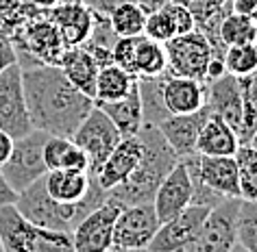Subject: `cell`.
Wrapping results in <instances>:
<instances>
[{
  "mask_svg": "<svg viewBox=\"0 0 257 252\" xmlns=\"http://www.w3.org/2000/svg\"><path fill=\"white\" fill-rule=\"evenodd\" d=\"M22 70V89L31 124L37 131L72 137L94 109V100L79 92L59 66H31Z\"/></svg>",
  "mask_w": 257,
  "mask_h": 252,
  "instance_id": "cell-1",
  "label": "cell"
},
{
  "mask_svg": "<svg viewBox=\"0 0 257 252\" xmlns=\"http://www.w3.org/2000/svg\"><path fill=\"white\" fill-rule=\"evenodd\" d=\"M138 137L142 144V159L124 183L109 191V198L115 200L120 206L153 202L159 183L179 163L177 152L168 146L157 126L144 124Z\"/></svg>",
  "mask_w": 257,
  "mask_h": 252,
  "instance_id": "cell-2",
  "label": "cell"
},
{
  "mask_svg": "<svg viewBox=\"0 0 257 252\" xmlns=\"http://www.w3.org/2000/svg\"><path fill=\"white\" fill-rule=\"evenodd\" d=\"M107 196H109V191H100V193H94L92 198L83 200L79 204H59L46 193V189H44V176H42V178H37L33 185H29L27 189H22L18 193V200L14 206L31 224L44 226V228H53V230L72 232L74 226L79 224L89 211H94L98 204L105 202Z\"/></svg>",
  "mask_w": 257,
  "mask_h": 252,
  "instance_id": "cell-3",
  "label": "cell"
},
{
  "mask_svg": "<svg viewBox=\"0 0 257 252\" xmlns=\"http://www.w3.org/2000/svg\"><path fill=\"white\" fill-rule=\"evenodd\" d=\"M11 46L16 50V59L20 68L31 66H57L63 55V46L59 31L46 14V9H33L27 20L11 35Z\"/></svg>",
  "mask_w": 257,
  "mask_h": 252,
  "instance_id": "cell-4",
  "label": "cell"
},
{
  "mask_svg": "<svg viewBox=\"0 0 257 252\" xmlns=\"http://www.w3.org/2000/svg\"><path fill=\"white\" fill-rule=\"evenodd\" d=\"M0 243L5 252H74L70 232L31 224L14 204L0 206Z\"/></svg>",
  "mask_w": 257,
  "mask_h": 252,
  "instance_id": "cell-5",
  "label": "cell"
},
{
  "mask_svg": "<svg viewBox=\"0 0 257 252\" xmlns=\"http://www.w3.org/2000/svg\"><path fill=\"white\" fill-rule=\"evenodd\" d=\"M48 133L33 128L31 133L14 139L9 159L3 163L0 172L7 178V183L20 193L33 185L37 178L46 174V163H44V144H46Z\"/></svg>",
  "mask_w": 257,
  "mask_h": 252,
  "instance_id": "cell-6",
  "label": "cell"
},
{
  "mask_svg": "<svg viewBox=\"0 0 257 252\" xmlns=\"http://www.w3.org/2000/svg\"><path fill=\"white\" fill-rule=\"evenodd\" d=\"M240 198H229L222 204L214 206L205 217L190 241H185L175 252H231L237 243L235 239V215Z\"/></svg>",
  "mask_w": 257,
  "mask_h": 252,
  "instance_id": "cell-7",
  "label": "cell"
},
{
  "mask_svg": "<svg viewBox=\"0 0 257 252\" xmlns=\"http://www.w3.org/2000/svg\"><path fill=\"white\" fill-rule=\"evenodd\" d=\"M164 48L166 59H168L166 72L205 83V74H207V66L214 57V50L201 31L194 29L185 35L172 37L164 44Z\"/></svg>",
  "mask_w": 257,
  "mask_h": 252,
  "instance_id": "cell-8",
  "label": "cell"
},
{
  "mask_svg": "<svg viewBox=\"0 0 257 252\" xmlns=\"http://www.w3.org/2000/svg\"><path fill=\"white\" fill-rule=\"evenodd\" d=\"M120 139H122V135L115 128V124L96 105L87 113V118L79 124V128L72 133V141L85 152L89 172L92 174L100 170V165L105 163V159L111 154V150Z\"/></svg>",
  "mask_w": 257,
  "mask_h": 252,
  "instance_id": "cell-9",
  "label": "cell"
},
{
  "mask_svg": "<svg viewBox=\"0 0 257 252\" xmlns=\"http://www.w3.org/2000/svg\"><path fill=\"white\" fill-rule=\"evenodd\" d=\"M0 128L14 139L33 131L22 89V70L18 61L0 72Z\"/></svg>",
  "mask_w": 257,
  "mask_h": 252,
  "instance_id": "cell-10",
  "label": "cell"
},
{
  "mask_svg": "<svg viewBox=\"0 0 257 252\" xmlns=\"http://www.w3.org/2000/svg\"><path fill=\"white\" fill-rule=\"evenodd\" d=\"M159 224L162 222L153 209V202L120 206V213L113 224V245L128 252L149 248Z\"/></svg>",
  "mask_w": 257,
  "mask_h": 252,
  "instance_id": "cell-11",
  "label": "cell"
},
{
  "mask_svg": "<svg viewBox=\"0 0 257 252\" xmlns=\"http://www.w3.org/2000/svg\"><path fill=\"white\" fill-rule=\"evenodd\" d=\"M120 213V204L107 196L102 204L89 211L72 228L74 252H107L113 245V224Z\"/></svg>",
  "mask_w": 257,
  "mask_h": 252,
  "instance_id": "cell-12",
  "label": "cell"
},
{
  "mask_svg": "<svg viewBox=\"0 0 257 252\" xmlns=\"http://www.w3.org/2000/svg\"><path fill=\"white\" fill-rule=\"evenodd\" d=\"M188 165L209 189L220 193L222 198H240V178H237V165L233 157H205V154H192V157L179 159Z\"/></svg>",
  "mask_w": 257,
  "mask_h": 252,
  "instance_id": "cell-13",
  "label": "cell"
},
{
  "mask_svg": "<svg viewBox=\"0 0 257 252\" xmlns=\"http://www.w3.org/2000/svg\"><path fill=\"white\" fill-rule=\"evenodd\" d=\"M209 206L203 204H190L185 206L181 213H177L175 217L166 219L159 224V228L153 237V241L149 243L146 250L153 252H175L179 250L185 241H190V237L201 228V224L205 222V217L209 215Z\"/></svg>",
  "mask_w": 257,
  "mask_h": 252,
  "instance_id": "cell-14",
  "label": "cell"
},
{
  "mask_svg": "<svg viewBox=\"0 0 257 252\" xmlns=\"http://www.w3.org/2000/svg\"><path fill=\"white\" fill-rule=\"evenodd\" d=\"M159 94L168 115H185L194 113L207 102V85L196 79L175 74L159 76Z\"/></svg>",
  "mask_w": 257,
  "mask_h": 252,
  "instance_id": "cell-15",
  "label": "cell"
},
{
  "mask_svg": "<svg viewBox=\"0 0 257 252\" xmlns=\"http://www.w3.org/2000/svg\"><path fill=\"white\" fill-rule=\"evenodd\" d=\"M44 189L59 204H79L94 193L105 191L92 172L81 170H50L44 174Z\"/></svg>",
  "mask_w": 257,
  "mask_h": 252,
  "instance_id": "cell-16",
  "label": "cell"
},
{
  "mask_svg": "<svg viewBox=\"0 0 257 252\" xmlns=\"http://www.w3.org/2000/svg\"><path fill=\"white\" fill-rule=\"evenodd\" d=\"M190 204H192V180L185 163L179 161L159 183L155 196H153V209H155L159 222H166V219L175 217L177 213H181Z\"/></svg>",
  "mask_w": 257,
  "mask_h": 252,
  "instance_id": "cell-17",
  "label": "cell"
},
{
  "mask_svg": "<svg viewBox=\"0 0 257 252\" xmlns=\"http://www.w3.org/2000/svg\"><path fill=\"white\" fill-rule=\"evenodd\" d=\"M50 22L59 31V37L66 48L83 46L89 37L94 22V11L81 0H63L57 7L46 9Z\"/></svg>",
  "mask_w": 257,
  "mask_h": 252,
  "instance_id": "cell-18",
  "label": "cell"
},
{
  "mask_svg": "<svg viewBox=\"0 0 257 252\" xmlns=\"http://www.w3.org/2000/svg\"><path fill=\"white\" fill-rule=\"evenodd\" d=\"M207 109L211 115L220 118L222 122L233 128L237 137L242 135V92L240 79L224 74L220 79L207 83Z\"/></svg>",
  "mask_w": 257,
  "mask_h": 252,
  "instance_id": "cell-19",
  "label": "cell"
},
{
  "mask_svg": "<svg viewBox=\"0 0 257 252\" xmlns=\"http://www.w3.org/2000/svg\"><path fill=\"white\" fill-rule=\"evenodd\" d=\"M209 118V109L205 105L194 113L185 115H168L159 122V133L164 135V139L168 141V146L177 152L179 159L192 157L196 154V137L201 133V126L205 120Z\"/></svg>",
  "mask_w": 257,
  "mask_h": 252,
  "instance_id": "cell-20",
  "label": "cell"
},
{
  "mask_svg": "<svg viewBox=\"0 0 257 252\" xmlns=\"http://www.w3.org/2000/svg\"><path fill=\"white\" fill-rule=\"evenodd\" d=\"M140 159H142V144H140L138 135L136 137H122L94 176L102 189L111 191L113 187L122 185L131 176V172L138 167Z\"/></svg>",
  "mask_w": 257,
  "mask_h": 252,
  "instance_id": "cell-21",
  "label": "cell"
},
{
  "mask_svg": "<svg viewBox=\"0 0 257 252\" xmlns=\"http://www.w3.org/2000/svg\"><path fill=\"white\" fill-rule=\"evenodd\" d=\"M240 148V137L227 122L209 113L196 137V154L205 157H233Z\"/></svg>",
  "mask_w": 257,
  "mask_h": 252,
  "instance_id": "cell-22",
  "label": "cell"
},
{
  "mask_svg": "<svg viewBox=\"0 0 257 252\" xmlns=\"http://www.w3.org/2000/svg\"><path fill=\"white\" fill-rule=\"evenodd\" d=\"M59 70L66 74V79L72 85L83 92L85 96L94 100V92H96V74H98V63L94 61V57L87 53L83 46H74V48H66L63 55L59 57Z\"/></svg>",
  "mask_w": 257,
  "mask_h": 252,
  "instance_id": "cell-23",
  "label": "cell"
},
{
  "mask_svg": "<svg viewBox=\"0 0 257 252\" xmlns=\"http://www.w3.org/2000/svg\"><path fill=\"white\" fill-rule=\"evenodd\" d=\"M98 109L105 111V115L115 124L122 137H136L140 128L144 126V115H142V100L138 92V81L131 87L124 98L111 100V102H94Z\"/></svg>",
  "mask_w": 257,
  "mask_h": 252,
  "instance_id": "cell-24",
  "label": "cell"
},
{
  "mask_svg": "<svg viewBox=\"0 0 257 252\" xmlns=\"http://www.w3.org/2000/svg\"><path fill=\"white\" fill-rule=\"evenodd\" d=\"M44 163L46 170H81L89 172L85 152L72 141V137L48 135L44 144Z\"/></svg>",
  "mask_w": 257,
  "mask_h": 252,
  "instance_id": "cell-25",
  "label": "cell"
},
{
  "mask_svg": "<svg viewBox=\"0 0 257 252\" xmlns=\"http://www.w3.org/2000/svg\"><path fill=\"white\" fill-rule=\"evenodd\" d=\"M168 59H166V48L162 42H155L144 33L136 37L133 44V66L131 74L136 79H155L166 74Z\"/></svg>",
  "mask_w": 257,
  "mask_h": 252,
  "instance_id": "cell-26",
  "label": "cell"
},
{
  "mask_svg": "<svg viewBox=\"0 0 257 252\" xmlns=\"http://www.w3.org/2000/svg\"><path fill=\"white\" fill-rule=\"evenodd\" d=\"M138 79H133L126 70H122L115 63H107V66L98 68L96 74V92H94V102H111L120 100L131 92Z\"/></svg>",
  "mask_w": 257,
  "mask_h": 252,
  "instance_id": "cell-27",
  "label": "cell"
},
{
  "mask_svg": "<svg viewBox=\"0 0 257 252\" xmlns=\"http://www.w3.org/2000/svg\"><path fill=\"white\" fill-rule=\"evenodd\" d=\"M233 159L240 178V198L257 202V150L248 144H240Z\"/></svg>",
  "mask_w": 257,
  "mask_h": 252,
  "instance_id": "cell-28",
  "label": "cell"
},
{
  "mask_svg": "<svg viewBox=\"0 0 257 252\" xmlns=\"http://www.w3.org/2000/svg\"><path fill=\"white\" fill-rule=\"evenodd\" d=\"M218 37L224 46H242V44H253L257 37V24L250 18L240 14H227L218 27Z\"/></svg>",
  "mask_w": 257,
  "mask_h": 252,
  "instance_id": "cell-29",
  "label": "cell"
},
{
  "mask_svg": "<svg viewBox=\"0 0 257 252\" xmlns=\"http://www.w3.org/2000/svg\"><path fill=\"white\" fill-rule=\"evenodd\" d=\"M107 18H109V24H111L113 33L118 37H136V35L144 33L146 14L136 3L120 5V7L113 9Z\"/></svg>",
  "mask_w": 257,
  "mask_h": 252,
  "instance_id": "cell-30",
  "label": "cell"
},
{
  "mask_svg": "<svg viewBox=\"0 0 257 252\" xmlns=\"http://www.w3.org/2000/svg\"><path fill=\"white\" fill-rule=\"evenodd\" d=\"M235 239L246 252H257V202L242 200L235 215Z\"/></svg>",
  "mask_w": 257,
  "mask_h": 252,
  "instance_id": "cell-31",
  "label": "cell"
},
{
  "mask_svg": "<svg viewBox=\"0 0 257 252\" xmlns=\"http://www.w3.org/2000/svg\"><path fill=\"white\" fill-rule=\"evenodd\" d=\"M242 92V135L240 144H246L257 128V72L240 79Z\"/></svg>",
  "mask_w": 257,
  "mask_h": 252,
  "instance_id": "cell-32",
  "label": "cell"
},
{
  "mask_svg": "<svg viewBox=\"0 0 257 252\" xmlns=\"http://www.w3.org/2000/svg\"><path fill=\"white\" fill-rule=\"evenodd\" d=\"M224 70L231 76H248L257 72V50L255 44H242V46H229L224 53Z\"/></svg>",
  "mask_w": 257,
  "mask_h": 252,
  "instance_id": "cell-33",
  "label": "cell"
},
{
  "mask_svg": "<svg viewBox=\"0 0 257 252\" xmlns=\"http://www.w3.org/2000/svg\"><path fill=\"white\" fill-rule=\"evenodd\" d=\"M33 5L24 0H0V40H11L16 29L33 14Z\"/></svg>",
  "mask_w": 257,
  "mask_h": 252,
  "instance_id": "cell-34",
  "label": "cell"
},
{
  "mask_svg": "<svg viewBox=\"0 0 257 252\" xmlns=\"http://www.w3.org/2000/svg\"><path fill=\"white\" fill-rule=\"evenodd\" d=\"M144 35L151 37L155 42H162L166 44L172 37H177V29H175V22L166 9V5L162 9L153 11V14L146 16V22H144Z\"/></svg>",
  "mask_w": 257,
  "mask_h": 252,
  "instance_id": "cell-35",
  "label": "cell"
},
{
  "mask_svg": "<svg viewBox=\"0 0 257 252\" xmlns=\"http://www.w3.org/2000/svg\"><path fill=\"white\" fill-rule=\"evenodd\" d=\"M172 3H179L181 7H185L194 16V22L196 27L203 24L205 20L214 18L218 11H222L224 7L229 5V0H172Z\"/></svg>",
  "mask_w": 257,
  "mask_h": 252,
  "instance_id": "cell-36",
  "label": "cell"
},
{
  "mask_svg": "<svg viewBox=\"0 0 257 252\" xmlns=\"http://www.w3.org/2000/svg\"><path fill=\"white\" fill-rule=\"evenodd\" d=\"M166 9H168V14L172 18V22H175V29H177V35H185L190 33V31L196 29V22H194V16L190 14L185 7H181L179 3H170L166 5Z\"/></svg>",
  "mask_w": 257,
  "mask_h": 252,
  "instance_id": "cell-37",
  "label": "cell"
},
{
  "mask_svg": "<svg viewBox=\"0 0 257 252\" xmlns=\"http://www.w3.org/2000/svg\"><path fill=\"white\" fill-rule=\"evenodd\" d=\"M229 3H231V11L233 14H240L257 22V0H229Z\"/></svg>",
  "mask_w": 257,
  "mask_h": 252,
  "instance_id": "cell-38",
  "label": "cell"
},
{
  "mask_svg": "<svg viewBox=\"0 0 257 252\" xmlns=\"http://www.w3.org/2000/svg\"><path fill=\"white\" fill-rule=\"evenodd\" d=\"M126 3H133V0H89V9L109 16L113 9H118L120 5H126Z\"/></svg>",
  "mask_w": 257,
  "mask_h": 252,
  "instance_id": "cell-39",
  "label": "cell"
},
{
  "mask_svg": "<svg viewBox=\"0 0 257 252\" xmlns=\"http://www.w3.org/2000/svg\"><path fill=\"white\" fill-rule=\"evenodd\" d=\"M16 200H18V191L7 183V178H5L3 172H0V206L16 204Z\"/></svg>",
  "mask_w": 257,
  "mask_h": 252,
  "instance_id": "cell-40",
  "label": "cell"
},
{
  "mask_svg": "<svg viewBox=\"0 0 257 252\" xmlns=\"http://www.w3.org/2000/svg\"><path fill=\"white\" fill-rule=\"evenodd\" d=\"M16 50L11 46L9 40H0V72H3L5 68H9L11 63H16Z\"/></svg>",
  "mask_w": 257,
  "mask_h": 252,
  "instance_id": "cell-41",
  "label": "cell"
},
{
  "mask_svg": "<svg viewBox=\"0 0 257 252\" xmlns=\"http://www.w3.org/2000/svg\"><path fill=\"white\" fill-rule=\"evenodd\" d=\"M11 148H14V137H11L9 133H5L3 128H0V167H3V163L9 159Z\"/></svg>",
  "mask_w": 257,
  "mask_h": 252,
  "instance_id": "cell-42",
  "label": "cell"
},
{
  "mask_svg": "<svg viewBox=\"0 0 257 252\" xmlns=\"http://www.w3.org/2000/svg\"><path fill=\"white\" fill-rule=\"evenodd\" d=\"M133 3H136V5H138V7H140V9H142V11H144V14H146V16H149V14H153V11L162 9V7H164V5H168V3H170V0H133Z\"/></svg>",
  "mask_w": 257,
  "mask_h": 252,
  "instance_id": "cell-43",
  "label": "cell"
},
{
  "mask_svg": "<svg viewBox=\"0 0 257 252\" xmlns=\"http://www.w3.org/2000/svg\"><path fill=\"white\" fill-rule=\"evenodd\" d=\"M24 3L33 5V7H37V9H53L61 3V0H24Z\"/></svg>",
  "mask_w": 257,
  "mask_h": 252,
  "instance_id": "cell-44",
  "label": "cell"
},
{
  "mask_svg": "<svg viewBox=\"0 0 257 252\" xmlns=\"http://www.w3.org/2000/svg\"><path fill=\"white\" fill-rule=\"evenodd\" d=\"M246 144H248L250 148H255V150H257V128L253 131V135H250V137H248V141H246Z\"/></svg>",
  "mask_w": 257,
  "mask_h": 252,
  "instance_id": "cell-45",
  "label": "cell"
},
{
  "mask_svg": "<svg viewBox=\"0 0 257 252\" xmlns=\"http://www.w3.org/2000/svg\"><path fill=\"white\" fill-rule=\"evenodd\" d=\"M107 252H128V250H124V248H118V245H111Z\"/></svg>",
  "mask_w": 257,
  "mask_h": 252,
  "instance_id": "cell-46",
  "label": "cell"
},
{
  "mask_svg": "<svg viewBox=\"0 0 257 252\" xmlns=\"http://www.w3.org/2000/svg\"><path fill=\"white\" fill-rule=\"evenodd\" d=\"M231 252H246V250H244V248H242V245H240V243H235V245H233V248H231Z\"/></svg>",
  "mask_w": 257,
  "mask_h": 252,
  "instance_id": "cell-47",
  "label": "cell"
},
{
  "mask_svg": "<svg viewBox=\"0 0 257 252\" xmlns=\"http://www.w3.org/2000/svg\"><path fill=\"white\" fill-rule=\"evenodd\" d=\"M131 252H153V250H146V248H144V250H131Z\"/></svg>",
  "mask_w": 257,
  "mask_h": 252,
  "instance_id": "cell-48",
  "label": "cell"
},
{
  "mask_svg": "<svg viewBox=\"0 0 257 252\" xmlns=\"http://www.w3.org/2000/svg\"><path fill=\"white\" fill-rule=\"evenodd\" d=\"M81 3H85V5H87V7H89V0H81Z\"/></svg>",
  "mask_w": 257,
  "mask_h": 252,
  "instance_id": "cell-49",
  "label": "cell"
},
{
  "mask_svg": "<svg viewBox=\"0 0 257 252\" xmlns=\"http://www.w3.org/2000/svg\"><path fill=\"white\" fill-rule=\"evenodd\" d=\"M253 44H255V50H257V37H255V42H253Z\"/></svg>",
  "mask_w": 257,
  "mask_h": 252,
  "instance_id": "cell-50",
  "label": "cell"
},
{
  "mask_svg": "<svg viewBox=\"0 0 257 252\" xmlns=\"http://www.w3.org/2000/svg\"><path fill=\"white\" fill-rule=\"evenodd\" d=\"M0 252H5V250H3V243H0Z\"/></svg>",
  "mask_w": 257,
  "mask_h": 252,
  "instance_id": "cell-51",
  "label": "cell"
},
{
  "mask_svg": "<svg viewBox=\"0 0 257 252\" xmlns=\"http://www.w3.org/2000/svg\"><path fill=\"white\" fill-rule=\"evenodd\" d=\"M255 24H257V22H255Z\"/></svg>",
  "mask_w": 257,
  "mask_h": 252,
  "instance_id": "cell-52",
  "label": "cell"
}]
</instances>
